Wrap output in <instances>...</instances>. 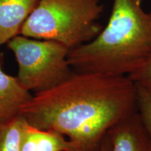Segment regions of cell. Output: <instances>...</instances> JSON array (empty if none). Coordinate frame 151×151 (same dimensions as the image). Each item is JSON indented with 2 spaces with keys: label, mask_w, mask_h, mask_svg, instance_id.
<instances>
[{
  "label": "cell",
  "mask_w": 151,
  "mask_h": 151,
  "mask_svg": "<svg viewBox=\"0 0 151 151\" xmlns=\"http://www.w3.org/2000/svg\"><path fill=\"white\" fill-rule=\"evenodd\" d=\"M137 111V86L129 76L74 71L35 93L20 115L38 129L67 137L74 151H99L109 129Z\"/></svg>",
  "instance_id": "cell-1"
},
{
  "label": "cell",
  "mask_w": 151,
  "mask_h": 151,
  "mask_svg": "<svg viewBox=\"0 0 151 151\" xmlns=\"http://www.w3.org/2000/svg\"><path fill=\"white\" fill-rule=\"evenodd\" d=\"M142 0H113L106 26L89 42L71 48L73 71L129 76L151 56V12Z\"/></svg>",
  "instance_id": "cell-2"
},
{
  "label": "cell",
  "mask_w": 151,
  "mask_h": 151,
  "mask_svg": "<svg viewBox=\"0 0 151 151\" xmlns=\"http://www.w3.org/2000/svg\"><path fill=\"white\" fill-rule=\"evenodd\" d=\"M103 11L100 0H39L20 35L57 41L70 50L98 35Z\"/></svg>",
  "instance_id": "cell-3"
},
{
  "label": "cell",
  "mask_w": 151,
  "mask_h": 151,
  "mask_svg": "<svg viewBox=\"0 0 151 151\" xmlns=\"http://www.w3.org/2000/svg\"><path fill=\"white\" fill-rule=\"evenodd\" d=\"M18 65L19 82L35 93L51 89L74 72L68 62L69 49L62 43L19 35L7 43Z\"/></svg>",
  "instance_id": "cell-4"
},
{
  "label": "cell",
  "mask_w": 151,
  "mask_h": 151,
  "mask_svg": "<svg viewBox=\"0 0 151 151\" xmlns=\"http://www.w3.org/2000/svg\"><path fill=\"white\" fill-rule=\"evenodd\" d=\"M108 135L111 151H151V138L138 111L115 124Z\"/></svg>",
  "instance_id": "cell-5"
},
{
  "label": "cell",
  "mask_w": 151,
  "mask_h": 151,
  "mask_svg": "<svg viewBox=\"0 0 151 151\" xmlns=\"http://www.w3.org/2000/svg\"><path fill=\"white\" fill-rule=\"evenodd\" d=\"M39 0H0V46L20 35Z\"/></svg>",
  "instance_id": "cell-6"
},
{
  "label": "cell",
  "mask_w": 151,
  "mask_h": 151,
  "mask_svg": "<svg viewBox=\"0 0 151 151\" xmlns=\"http://www.w3.org/2000/svg\"><path fill=\"white\" fill-rule=\"evenodd\" d=\"M32 97L18 78L5 73L0 65V123L19 116L22 106Z\"/></svg>",
  "instance_id": "cell-7"
},
{
  "label": "cell",
  "mask_w": 151,
  "mask_h": 151,
  "mask_svg": "<svg viewBox=\"0 0 151 151\" xmlns=\"http://www.w3.org/2000/svg\"><path fill=\"white\" fill-rule=\"evenodd\" d=\"M20 151H74V147L60 132L38 129L25 120Z\"/></svg>",
  "instance_id": "cell-8"
},
{
  "label": "cell",
  "mask_w": 151,
  "mask_h": 151,
  "mask_svg": "<svg viewBox=\"0 0 151 151\" xmlns=\"http://www.w3.org/2000/svg\"><path fill=\"white\" fill-rule=\"evenodd\" d=\"M25 119L21 115L0 123V151H20Z\"/></svg>",
  "instance_id": "cell-9"
},
{
  "label": "cell",
  "mask_w": 151,
  "mask_h": 151,
  "mask_svg": "<svg viewBox=\"0 0 151 151\" xmlns=\"http://www.w3.org/2000/svg\"><path fill=\"white\" fill-rule=\"evenodd\" d=\"M137 86L138 111L151 138V90Z\"/></svg>",
  "instance_id": "cell-10"
},
{
  "label": "cell",
  "mask_w": 151,
  "mask_h": 151,
  "mask_svg": "<svg viewBox=\"0 0 151 151\" xmlns=\"http://www.w3.org/2000/svg\"><path fill=\"white\" fill-rule=\"evenodd\" d=\"M127 76L137 86L151 90V56L141 67Z\"/></svg>",
  "instance_id": "cell-11"
},
{
  "label": "cell",
  "mask_w": 151,
  "mask_h": 151,
  "mask_svg": "<svg viewBox=\"0 0 151 151\" xmlns=\"http://www.w3.org/2000/svg\"><path fill=\"white\" fill-rule=\"evenodd\" d=\"M99 151H111V143L110 139H109L108 133L106 135L101 143V148Z\"/></svg>",
  "instance_id": "cell-12"
}]
</instances>
